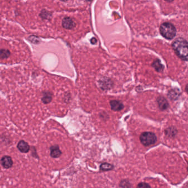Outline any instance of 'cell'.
Returning a JSON list of instances; mask_svg holds the SVG:
<instances>
[{
    "label": "cell",
    "instance_id": "44dd1931",
    "mask_svg": "<svg viewBox=\"0 0 188 188\" xmlns=\"http://www.w3.org/2000/svg\"><path fill=\"white\" fill-rule=\"evenodd\" d=\"M60 1H67L68 0H60Z\"/></svg>",
    "mask_w": 188,
    "mask_h": 188
},
{
    "label": "cell",
    "instance_id": "9c48e42d",
    "mask_svg": "<svg viewBox=\"0 0 188 188\" xmlns=\"http://www.w3.org/2000/svg\"><path fill=\"white\" fill-rule=\"evenodd\" d=\"M17 147L19 150L23 153H27L30 150V146L28 144L23 140L19 142Z\"/></svg>",
    "mask_w": 188,
    "mask_h": 188
},
{
    "label": "cell",
    "instance_id": "ffe728a7",
    "mask_svg": "<svg viewBox=\"0 0 188 188\" xmlns=\"http://www.w3.org/2000/svg\"><path fill=\"white\" fill-rule=\"evenodd\" d=\"M165 1H167V2H168V3H171V2L173 1L174 0H165Z\"/></svg>",
    "mask_w": 188,
    "mask_h": 188
},
{
    "label": "cell",
    "instance_id": "8992f818",
    "mask_svg": "<svg viewBox=\"0 0 188 188\" xmlns=\"http://www.w3.org/2000/svg\"><path fill=\"white\" fill-rule=\"evenodd\" d=\"M157 103L159 108L162 111L167 110L169 107L168 102L164 97H160L157 99Z\"/></svg>",
    "mask_w": 188,
    "mask_h": 188
},
{
    "label": "cell",
    "instance_id": "603a6c76",
    "mask_svg": "<svg viewBox=\"0 0 188 188\" xmlns=\"http://www.w3.org/2000/svg\"></svg>",
    "mask_w": 188,
    "mask_h": 188
},
{
    "label": "cell",
    "instance_id": "e0dca14e",
    "mask_svg": "<svg viewBox=\"0 0 188 188\" xmlns=\"http://www.w3.org/2000/svg\"><path fill=\"white\" fill-rule=\"evenodd\" d=\"M137 188H151L150 185L146 183H140L137 185Z\"/></svg>",
    "mask_w": 188,
    "mask_h": 188
},
{
    "label": "cell",
    "instance_id": "30bf717a",
    "mask_svg": "<svg viewBox=\"0 0 188 188\" xmlns=\"http://www.w3.org/2000/svg\"><path fill=\"white\" fill-rule=\"evenodd\" d=\"M152 67L154 68L157 72H161L164 70V65H162L161 62L159 60H154L152 63Z\"/></svg>",
    "mask_w": 188,
    "mask_h": 188
},
{
    "label": "cell",
    "instance_id": "2e32d148",
    "mask_svg": "<svg viewBox=\"0 0 188 188\" xmlns=\"http://www.w3.org/2000/svg\"><path fill=\"white\" fill-rule=\"evenodd\" d=\"M178 93H179V92L178 91L177 92L176 90H170L168 94V96L170 97V99H175V98H177L179 95H175V94H178Z\"/></svg>",
    "mask_w": 188,
    "mask_h": 188
},
{
    "label": "cell",
    "instance_id": "9a60e30c",
    "mask_svg": "<svg viewBox=\"0 0 188 188\" xmlns=\"http://www.w3.org/2000/svg\"><path fill=\"white\" fill-rule=\"evenodd\" d=\"M52 97L50 93H46L43 97V100L45 103H48L51 100Z\"/></svg>",
    "mask_w": 188,
    "mask_h": 188
},
{
    "label": "cell",
    "instance_id": "d6986e66",
    "mask_svg": "<svg viewBox=\"0 0 188 188\" xmlns=\"http://www.w3.org/2000/svg\"><path fill=\"white\" fill-rule=\"evenodd\" d=\"M185 91L188 94V84L187 85H186L185 86Z\"/></svg>",
    "mask_w": 188,
    "mask_h": 188
},
{
    "label": "cell",
    "instance_id": "ac0fdd59",
    "mask_svg": "<svg viewBox=\"0 0 188 188\" xmlns=\"http://www.w3.org/2000/svg\"><path fill=\"white\" fill-rule=\"evenodd\" d=\"M91 44H96V43H97V39L95 38H92L91 39Z\"/></svg>",
    "mask_w": 188,
    "mask_h": 188
},
{
    "label": "cell",
    "instance_id": "6da1fadb",
    "mask_svg": "<svg viewBox=\"0 0 188 188\" xmlns=\"http://www.w3.org/2000/svg\"><path fill=\"white\" fill-rule=\"evenodd\" d=\"M172 48L179 58L188 60V42L183 38H178L173 43Z\"/></svg>",
    "mask_w": 188,
    "mask_h": 188
},
{
    "label": "cell",
    "instance_id": "8fae6325",
    "mask_svg": "<svg viewBox=\"0 0 188 188\" xmlns=\"http://www.w3.org/2000/svg\"><path fill=\"white\" fill-rule=\"evenodd\" d=\"M114 168V166L107 163H104V164H101L100 166V170L101 171H108V170H113Z\"/></svg>",
    "mask_w": 188,
    "mask_h": 188
},
{
    "label": "cell",
    "instance_id": "7402d4cb",
    "mask_svg": "<svg viewBox=\"0 0 188 188\" xmlns=\"http://www.w3.org/2000/svg\"><path fill=\"white\" fill-rule=\"evenodd\" d=\"M87 1H90V0H87Z\"/></svg>",
    "mask_w": 188,
    "mask_h": 188
},
{
    "label": "cell",
    "instance_id": "3957f363",
    "mask_svg": "<svg viewBox=\"0 0 188 188\" xmlns=\"http://www.w3.org/2000/svg\"><path fill=\"white\" fill-rule=\"evenodd\" d=\"M140 140L143 145L149 146L156 142V136L153 133H143L140 137Z\"/></svg>",
    "mask_w": 188,
    "mask_h": 188
},
{
    "label": "cell",
    "instance_id": "277c9868",
    "mask_svg": "<svg viewBox=\"0 0 188 188\" xmlns=\"http://www.w3.org/2000/svg\"><path fill=\"white\" fill-rule=\"evenodd\" d=\"M62 26L66 29H72L76 26V23L70 17H65L63 20Z\"/></svg>",
    "mask_w": 188,
    "mask_h": 188
},
{
    "label": "cell",
    "instance_id": "7a4b0ae2",
    "mask_svg": "<svg viewBox=\"0 0 188 188\" xmlns=\"http://www.w3.org/2000/svg\"><path fill=\"white\" fill-rule=\"evenodd\" d=\"M159 31L162 36L168 40L174 38L176 35V29L170 23H164L162 24L160 26Z\"/></svg>",
    "mask_w": 188,
    "mask_h": 188
},
{
    "label": "cell",
    "instance_id": "ba28073f",
    "mask_svg": "<svg viewBox=\"0 0 188 188\" xmlns=\"http://www.w3.org/2000/svg\"><path fill=\"white\" fill-rule=\"evenodd\" d=\"M50 155L53 158H58L62 154V152L58 146H52L50 148Z\"/></svg>",
    "mask_w": 188,
    "mask_h": 188
},
{
    "label": "cell",
    "instance_id": "7c38bea8",
    "mask_svg": "<svg viewBox=\"0 0 188 188\" xmlns=\"http://www.w3.org/2000/svg\"><path fill=\"white\" fill-rule=\"evenodd\" d=\"M119 186L122 188H131L132 187V185L130 182L128 181V180H125V179H123L120 181Z\"/></svg>",
    "mask_w": 188,
    "mask_h": 188
},
{
    "label": "cell",
    "instance_id": "5b68a950",
    "mask_svg": "<svg viewBox=\"0 0 188 188\" xmlns=\"http://www.w3.org/2000/svg\"><path fill=\"white\" fill-rule=\"evenodd\" d=\"M1 163L3 167L5 168H9L13 165V161L11 157L5 156L3 157L1 160Z\"/></svg>",
    "mask_w": 188,
    "mask_h": 188
},
{
    "label": "cell",
    "instance_id": "4fadbf2b",
    "mask_svg": "<svg viewBox=\"0 0 188 188\" xmlns=\"http://www.w3.org/2000/svg\"><path fill=\"white\" fill-rule=\"evenodd\" d=\"M176 129H173L172 128H170L167 129L165 130V133L166 135L169 136V137H172L175 136V135L176 134L177 132H175Z\"/></svg>",
    "mask_w": 188,
    "mask_h": 188
},
{
    "label": "cell",
    "instance_id": "5bb4252c",
    "mask_svg": "<svg viewBox=\"0 0 188 188\" xmlns=\"http://www.w3.org/2000/svg\"><path fill=\"white\" fill-rule=\"evenodd\" d=\"M10 55V52L8 50L2 49L0 50V58H7Z\"/></svg>",
    "mask_w": 188,
    "mask_h": 188
},
{
    "label": "cell",
    "instance_id": "52a82bcc",
    "mask_svg": "<svg viewBox=\"0 0 188 188\" xmlns=\"http://www.w3.org/2000/svg\"><path fill=\"white\" fill-rule=\"evenodd\" d=\"M110 105L111 107V109L114 111H119L124 108L123 103L121 102L120 101H117V100L111 101Z\"/></svg>",
    "mask_w": 188,
    "mask_h": 188
}]
</instances>
